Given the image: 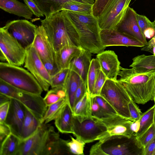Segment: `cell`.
<instances>
[{
  "mask_svg": "<svg viewBox=\"0 0 155 155\" xmlns=\"http://www.w3.org/2000/svg\"><path fill=\"white\" fill-rule=\"evenodd\" d=\"M83 49L81 46L68 45L64 46L56 52L55 61L59 70L69 68L72 60L79 55Z\"/></svg>",
  "mask_w": 155,
  "mask_h": 155,
  "instance_id": "cell-20",
  "label": "cell"
},
{
  "mask_svg": "<svg viewBox=\"0 0 155 155\" xmlns=\"http://www.w3.org/2000/svg\"><path fill=\"white\" fill-rule=\"evenodd\" d=\"M131 129L134 134V136L138 131L140 127V119L132 121L130 124Z\"/></svg>",
  "mask_w": 155,
  "mask_h": 155,
  "instance_id": "cell-49",
  "label": "cell"
},
{
  "mask_svg": "<svg viewBox=\"0 0 155 155\" xmlns=\"http://www.w3.org/2000/svg\"><path fill=\"white\" fill-rule=\"evenodd\" d=\"M130 66L138 73H145L155 71V55H146L144 54L137 55L132 59Z\"/></svg>",
  "mask_w": 155,
  "mask_h": 155,
  "instance_id": "cell-26",
  "label": "cell"
},
{
  "mask_svg": "<svg viewBox=\"0 0 155 155\" xmlns=\"http://www.w3.org/2000/svg\"><path fill=\"white\" fill-rule=\"evenodd\" d=\"M107 79L106 76L101 70L95 81L94 91L91 97L100 95L102 88Z\"/></svg>",
  "mask_w": 155,
  "mask_h": 155,
  "instance_id": "cell-41",
  "label": "cell"
},
{
  "mask_svg": "<svg viewBox=\"0 0 155 155\" xmlns=\"http://www.w3.org/2000/svg\"><path fill=\"white\" fill-rule=\"evenodd\" d=\"M64 10L78 32L82 48L94 54L104 51L106 47L101 41L97 18L92 14Z\"/></svg>",
  "mask_w": 155,
  "mask_h": 155,
  "instance_id": "cell-4",
  "label": "cell"
},
{
  "mask_svg": "<svg viewBox=\"0 0 155 155\" xmlns=\"http://www.w3.org/2000/svg\"><path fill=\"white\" fill-rule=\"evenodd\" d=\"M67 102L66 97L61 99L48 106L41 120V124H47L53 120H54L59 115Z\"/></svg>",
  "mask_w": 155,
  "mask_h": 155,
  "instance_id": "cell-30",
  "label": "cell"
},
{
  "mask_svg": "<svg viewBox=\"0 0 155 155\" xmlns=\"http://www.w3.org/2000/svg\"><path fill=\"white\" fill-rule=\"evenodd\" d=\"M82 79L76 72L70 69L64 86L68 103L72 112L75 105V94Z\"/></svg>",
  "mask_w": 155,
  "mask_h": 155,
  "instance_id": "cell-24",
  "label": "cell"
},
{
  "mask_svg": "<svg viewBox=\"0 0 155 155\" xmlns=\"http://www.w3.org/2000/svg\"><path fill=\"white\" fill-rule=\"evenodd\" d=\"M91 104V97L87 92L75 105L73 111V116H92Z\"/></svg>",
  "mask_w": 155,
  "mask_h": 155,
  "instance_id": "cell-28",
  "label": "cell"
},
{
  "mask_svg": "<svg viewBox=\"0 0 155 155\" xmlns=\"http://www.w3.org/2000/svg\"><path fill=\"white\" fill-rule=\"evenodd\" d=\"M66 97L65 88L63 87L51 88L48 90L44 98L45 103L48 107L60 99Z\"/></svg>",
  "mask_w": 155,
  "mask_h": 155,
  "instance_id": "cell-33",
  "label": "cell"
},
{
  "mask_svg": "<svg viewBox=\"0 0 155 155\" xmlns=\"http://www.w3.org/2000/svg\"><path fill=\"white\" fill-rule=\"evenodd\" d=\"M92 6L93 5L89 3L71 1L64 3L62 7V10L92 14Z\"/></svg>",
  "mask_w": 155,
  "mask_h": 155,
  "instance_id": "cell-34",
  "label": "cell"
},
{
  "mask_svg": "<svg viewBox=\"0 0 155 155\" xmlns=\"http://www.w3.org/2000/svg\"><path fill=\"white\" fill-rule=\"evenodd\" d=\"M71 138L70 140H65L66 146L70 154L84 155V148L86 143L77 138L74 139L71 136Z\"/></svg>",
  "mask_w": 155,
  "mask_h": 155,
  "instance_id": "cell-36",
  "label": "cell"
},
{
  "mask_svg": "<svg viewBox=\"0 0 155 155\" xmlns=\"http://www.w3.org/2000/svg\"><path fill=\"white\" fill-rule=\"evenodd\" d=\"M155 137V124L154 123L141 136L137 138L144 149L147 144Z\"/></svg>",
  "mask_w": 155,
  "mask_h": 155,
  "instance_id": "cell-39",
  "label": "cell"
},
{
  "mask_svg": "<svg viewBox=\"0 0 155 155\" xmlns=\"http://www.w3.org/2000/svg\"><path fill=\"white\" fill-rule=\"evenodd\" d=\"M137 13L132 8L129 6L115 29L135 38L145 45L147 41L138 25L136 18Z\"/></svg>",
  "mask_w": 155,
  "mask_h": 155,
  "instance_id": "cell-15",
  "label": "cell"
},
{
  "mask_svg": "<svg viewBox=\"0 0 155 155\" xmlns=\"http://www.w3.org/2000/svg\"><path fill=\"white\" fill-rule=\"evenodd\" d=\"M131 0H112L97 18L100 30L115 29L123 17Z\"/></svg>",
  "mask_w": 155,
  "mask_h": 155,
  "instance_id": "cell-13",
  "label": "cell"
},
{
  "mask_svg": "<svg viewBox=\"0 0 155 155\" xmlns=\"http://www.w3.org/2000/svg\"><path fill=\"white\" fill-rule=\"evenodd\" d=\"M65 140L60 138L54 127L43 123L33 135L21 140L19 155L70 154Z\"/></svg>",
  "mask_w": 155,
  "mask_h": 155,
  "instance_id": "cell-1",
  "label": "cell"
},
{
  "mask_svg": "<svg viewBox=\"0 0 155 155\" xmlns=\"http://www.w3.org/2000/svg\"><path fill=\"white\" fill-rule=\"evenodd\" d=\"M10 101L0 105V123L5 122L9 108Z\"/></svg>",
  "mask_w": 155,
  "mask_h": 155,
  "instance_id": "cell-46",
  "label": "cell"
},
{
  "mask_svg": "<svg viewBox=\"0 0 155 155\" xmlns=\"http://www.w3.org/2000/svg\"><path fill=\"white\" fill-rule=\"evenodd\" d=\"M91 60V53L83 49L79 55L72 60L69 67L70 70L80 76L87 85V74Z\"/></svg>",
  "mask_w": 155,
  "mask_h": 155,
  "instance_id": "cell-19",
  "label": "cell"
},
{
  "mask_svg": "<svg viewBox=\"0 0 155 155\" xmlns=\"http://www.w3.org/2000/svg\"><path fill=\"white\" fill-rule=\"evenodd\" d=\"M32 45L44 64L48 63L56 64V52L45 29L41 25L37 28Z\"/></svg>",
  "mask_w": 155,
  "mask_h": 155,
  "instance_id": "cell-14",
  "label": "cell"
},
{
  "mask_svg": "<svg viewBox=\"0 0 155 155\" xmlns=\"http://www.w3.org/2000/svg\"><path fill=\"white\" fill-rule=\"evenodd\" d=\"M112 0H95L92 6V15L98 18L103 13Z\"/></svg>",
  "mask_w": 155,
  "mask_h": 155,
  "instance_id": "cell-38",
  "label": "cell"
},
{
  "mask_svg": "<svg viewBox=\"0 0 155 155\" xmlns=\"http://www.w3.org/2000/svg\"><path fill=\"white\" fill-rule=\"evenodd\" d=\"M73 134L85 143L99 140L108 136L107 127L101 120L92 116H74Z\"/></svg>",
  "mask_w": 155,
  "mask_h": 155,
  "instance_id": "cell-7",
  "label": "cell"
},
{
  "mask_svg": "<svg viewBox=\"0 0 155 155\" xmlns=\"http://www.w3.org/2000/svg\"><path fill=\"white\" fill-rule=\"evenodd\" d=\"M153 101H154V103L155 104V98H154V100Z\"/></svg>",
  "mask_w": 155,
  "mask_h": 155,
  "instance_id": "cell-54",
  "label": "cell"
},
{
  "mask_svg": "<svg viewBox=\"0 0 155 155\" xmlns=\"http://www.w3.org/2000/svg\"><path fill=\"white\" fill-rule=\"evenodd\" d=\"M100 96L110 105L119 115L130 120L129 104L132 99L117 80L107 79Z\"/></svg>",
  "mask_w": 155,
  "mask_h": 155,
  "instance_id": "cell-8",
  "label": "cell"
},
{
  "mask_svg": "<svg viewBox=\"0 0 155 155\" xmlns=\"http://www.w3.org/2000/svg\"><path fill=\"white\" fill-rule=\"evenodd\" d=\"M25 114V105L17 100L11 98L5 123L10 128L12 133L20 139Z\"/></svg>",
  "mask_w": 155,
  "mask_h": 155,
  "instance_id": "cell-17",
  "label": "cell"
},
{
  "mask_svg": "<svg viewBox=\"0 0 155 155\" xmlns=\"http://www.w3.org/2000/svg\"><path fill=\"white\" fill-rule=\"evenodd\" d=\"M131 121L127 119L115 125L108 128V136L120 135L130 137L134 136V134L131 129Z\"/></svg>",
  "mask_w": 155,
  "mask_h": 155,
  "instance_id": "cell-32",
  "label": "cell"
},
{
  "mask_svg": "<svg viewBox=\"0 0 155 155\" xmlns=\"http://www.w3.org/2000/svg\"><path fill=\"white\" fill-rule=\"evenodd\" d=\"M153 22V23H154V24L155 26V20H154V21Z\"/></svg>",
  "mask_w": 155,
  "mask_h": 155,
  "instance_id": "cell-53",
  "label": "cell"
},
{
  "mask_svg": "<svg viewBox=\"0 0 155 155\" xmlns=\"http://www.w3.org/2000/svg\"><path fill=\"white\" fill-rule=\"evenodd\" d=\"M25 117L21 137L22 141L33 135L41 124V120L25 106Z\"/></svg>",
  "mask_w": 155,
  "mask_h": 155,
  "instance_id": "cell-25",
  "label": "cell"
},
{
  "mask_svg": "<svg viewBox=\"0 0 155 155\" xmlns=\"http://www.w3.org/2000/svg\"><path fill=\"white\" fill-rule=\"evenodd\" d=\"M155 152V137L144 148L143 155H154Z\"/></svg>",
  "mask_w": 155,
  "mask_h": 155,
  "instance_id": "cell-47",
  "label": "cell"
},
{
  "mask_svg": "<svg viewBox=\"0 0 155 155\" xmlns=\"http://www.w3.org/2000/svg\"><path fill=\"white\" fill-rule=\"evenodd\" d=\"M0 79L15 87L31 94L41 95L43 90L29 71L7 62H0Z\"/></svg>",
  "mask_w": 155,
  "mask_h": 155,
  "instance_id": "cell-6",
  "label": "cell"
},
{
  "mask_svg": "<svg viewBox=\"0 0 155 155\" xmlns=\"http://www.w3.org/2000/svg\"><path fill=\"white\" fill-rule=\"evenodd\" d=\"M40 21L56 52L66 45L81 46L78 32L64 10Z\"/></svg>",
  "mask_w": 155,
  "mask_h": 155,
  "instance_id": "cell-3",
  "label": "cell"
},
{
  "mask_svg": "<svg viewBox=\"0 0 155 155\" xmlns=\"http://www.w3.org/2000/svg\"><path fill=\"white\" fill-rule=\"evenodd\" d=\"M0 93L17 100L41 120L47 109L41 95L31 94L15 87L0 79Z\"/></svg>",
  "mask_w": 155,
  "mask_h": 155,
  "instance_id": "cell-9",
  "label": "cell"
},
{
  "mask_svg": "<svg viewBox=\"0 0 155 155\" xmlns=\"http://www.w3.org/2000/svg\"><path fill=\"white\" fill-rule=\"evenodd\" d=\"M73 112L67 102L54 120V124L58 131L62 133L73 134Z\"/></svg>",
  "mask_w": 155,
  "mask_h": 155,
  "instance_id": "cell-22",
  "label": "cell"
},
{
  "mask_svg": "<svg viewBox=\"0 0 155 155\" xmlns=\"http://www.w3.org/2000/svg\"><path fill=\"white\" fill-rule=\"evenodd\" d=\"M129 108L131 120L136 121L140 119L142 113L133 100L129 104Z\"/></svg>",
  "mask_w": 155,
  "mask_h": 155,
  "instance_id": "cell-42",
  "label": "cell"
},
{
  "mask_svg": "<svg viewBox=\"0 0 155 155\" xmlns=\"http://www.w3.org/2000/svg\"><path fill=\"white\" fill-rule=\"evenodd\" d=\"M136 18L139 26L143 33L149 29H155L153 22H151L145 16L137 13Z\"/></svg>",
  "mask_w": 155,
  "mask_h": 155,
  "instance_id": "cell-40",
  "label": "cell"
},
{
  "mask_svg": "<svg viewBox=\"0 0 155 155\" xmlns=\"http://www.w3.org/2000/svg\"><path fill=\"white\" fill-rule=\"evenodd\" d=\"M117 81L136 103L144 104L155 97V71L138 73L131 68L120 67Z\"/></svg>",
  "mask_w": 155,
  "mask_h": 155,
  "instance_id": "cell-2",
  "label": "cell"
},
{
  "mask_svg": "<svg viewBox=\"0 0 155 155\" xmlns=\"http://www.w3.org/2000/svg\"><path fill=\"white\" fill-rule=\"evenodd\" d=\"M154 155H155V153H154Z\"/></svg>",
  "mask_w": 155,
  "mask_h": 155,
  "instance_id": "cell-55",
  "label": "cell"
},
{
  "mask_svg": "<svg viewBox=\"0 0 155 155\" xmlns=\"http://www.w3.org/2000/svg\"><path fill=\"white\" fill-rule=\"evenodd\" d=\"M26 49L24 67L35 77L43 90L48 91L51 86V76L33 45Z\"/></svg>",
  "mask_w": 155,
  "mask_h": 155,
  "instance_id": "cell-11",
  "label": "cell"
},
{
  "mask_svg": "<svg viewBox=\"0 0 155 155\" xmlns=\"http://www.w3.org/2000/svg\"><path fill=\"white\" fill-rule=\"evenodd\" d=\"M12 133L9 127L5 123H0V143Z\"/></svg>",
  "mask_w": 155,
  "mask_h": 155,
  "instance_id": "cell-45",
  "label": "cell"
},
{
  "mask_svg": "<svg viewBox=\"0 0 155 155\" xmlns=\"http://www.w3.org/2000/svg\"><path fill=\"white\" fill-rule=\"evenodd\" d=\"M144 150L135 136L114 135L99 140L89 153L90 155H143Z\"/></svg>",
  "mask_w": 155,
  "mask_h": 155,
  "instance_id": "cell-5",
  "label": "cell"
},
{
  "mask_svg": "<svg viewBox=\"0 0 155 155\" xmlns=\"http://www.w3.org/2000/svg\"><path fill=\"white\" fill-rule=\"evenodd\" d=\"M154 123L155 124V115H154Z\"/></svg>",
  "mask_w": 155,
  "mask_h": 155,
  "instance_id": "cell-52",
  "label": "cell"
},
{
  "mask_svg": "<svg viewBox=\"0 0 155 155\" xmlns=\"http://www.w3.org/2000/svg\"><path fill=\"white\" fill-rule=\"evenodd\" d=\"M94 97L100 108L98 119L102 120L106 118L119 115L110 105L101 96Z\"/></svg>",
  "mask_w": 155,
  "mask_h": 155,
  "instance_id": "cell-35",
  "label": "cell"
},
{
  "mask_svg": "<svg viewBox=\"0 0 155 155\" xmlns=\"http://www.w3.org/2000/svg\"><path fill=\"white\" fill-rule=\"evenodd\" d=\"M25 48L33 43L38 26L25 19L9 21L4 26Z\"/></svg>",
  "mask_w": 155,
  "mask_h": 155,
  "instance_id": "cell-12",
  "label": "cell"
},
{
  "mask_svg": "<svg viewBox=\"0 0 155 155\" xmlns=\"http://www.w3.org/2000/svg\"><path fill=\"white\" fill-rule=\"evenodd\" d=\"M152 53L153 54V55H155V46L154 47L153 49L152 52Z\"/></svg>",
  "mask_w": 155,
  "mask_h": 155,
  "instance_id": "cell-51",
  "label": "cell"
},
{
  "mask_svg": "<svg viewBox=\"0 0 155 155\" xmlns=\"http://www.w3.org/2000/svg\"><path fill=\"white\" fill-rule=\"evenodd\" d=\"M100 35L102 45L105 47L113 46L142 47L144 45L135 38L115 29L101 30Z\"/></svg>",
  "mask_w": 155,
  "mask_h": 155,
  "instance_id": "cell-16",
  "label": "cell"
},
{
  "mask_svg": "<svg viewBox=\"0 0 155 155\" xmlns=\"http://www.w3.org/2000/svg\"><path fill=\"white\" fill-rule=\"evenodd\" d=\"M87 92V85L82 80L75 93V105L83 97Z\"/></svg>",
  "mask_w": 155,
  "mask_h": 155,
  "instance_id": "cell-44",
  "label": "cell"
},
{
  "mask_svg": "<svg viewBox=\"0 0 155 155\" xmlns=\"http://www.w3.org/2000/svg\"><path fill=\"white\" fill-rule=\"evenodd\" d=\"M99 63L96 58L92 59L87 76V92L91 96L93 93L95 83L101 70Z\"/></svg>",
  "mask_w": 155,
  "mask_h": 155,
  "instance_id": "cell-31",
  "label": "cell"
},
{
  "mask_svg": "<svg viewBox=\"0 0 155 155\" xmlns=\"http://www.w3.org/2000/svg\"><path fill=\"white\" fill-rule=\"evenodd\" d=\"M11 98L0 93V105L10 101Z\"/></svg>",
  "mask_w": 155,
  "mask_h": 155,
  "instance_id": "cell-50",
  "label": "cell"
},
{
  "mask_svg": "<svg viewBox=\"0 0 155 155\" xmlns=\"http://www.w3.org/2000/svg\"><path fill=\"white\" fill-rule=\"evenodd\" d=\"M155 104L151 107L142 114L140 119V127L138 132L134 135L137 138L143 134L154 122Z\"/></svg>",
  "mask_w": 155,
  "mask_h": 155,
  "instance_id": "cell-29",
  "label": "cell"
},
{
  "mask_svg": "<svg viewBox=\"0 0 155 155\" xmlns=\"http://www.w3.org/2000/svg\"><path fill=\"white\" fill-rule=\"evenodd\" d=\"M31 11L36 16L43 17L44 15L34 0H23Z\"/></svg>",
  "mask_w": 155,
  "mask_h": 155,
  "instance_id": "cell-43",
  "label": "cell"
},
{
  "mask_svg": "<svg viewBox=\"0 0 155 155\" xmlns=\"http://www.w3.org/2000/svg\"><path fill=\"white\" fill-rule=\"evenodd\" d=\"M96 58L101 69L107 79L117 80L120 70V62L114 51H104L97 54Z\"/></svg>",
  "mask_w": 155,
  "mask_h": 155,
  "instance_id": "cell-18",
  "label": "cell"
},
{
  "mask_svg": "<svg viewBox=\"0 0 155 155\" xmlns=\"http://www.w3.org/2000/svg\"><path fill=\"white\" fill-rule=\"evenodd\" d=\"M0 49L7 62L18 66L24 64L26 49L10 35L4 27L0 28Z\"/></svg>",
  "mask_w": 155,
  "mask_h": 155,
  "instance_id": "cell-10",
  "label": "cell"
},
{
  "mask_svg": "<svg viewBox=\"0 0 155 155\" xmlns=\"http://www.w3.org/2000/svg\"><path fill=\"white\" fill-rule=\"evenodd\" d=\"M0 8L5 11L27 19L33 15L27 5L17 0H0Z\"/></svg>",
  "mask_w": 155,
  "mask_h": 155,
  "instance_id": "cell-23",
  "label": "cell"
},
{
  "mask_svg": "<svg viewBox=\"0 0 155 155\" xmlns=\"http://www.w3.org/2000/svg\"><path fill=\"white\" fill-rule=\"evenodd\" d=\"M41 11L48 18L53 14L62 10L64 4L75 1L93 5L95 0H34Z\"/></svg>",
  "mask_w": 155,
  "mask_h": 155,
  "instance_id": "cell-21",
  "label": "cell"
},
{
  "mask_svg": "<svg viewBox=\"0 0 155 155\" xmlns=\"http://www.w3.org/2000/svg\"><path fill=\"white\" fill-rule=\"evenodd\" d=\"M155 46V35L141 49L142 51H148L152 53L153 49Z\"/></svg>",
  "mask_w": 155,
  "mask_h": 155,
  "instance_id": "cell-48",
  "label": "cell"
},
{
  "mask_svg": "<svg viewBox=\"0 0 155 155\" xmlns=\"http://www.w3.org/2000/svg\"><path fill=\"white\" fill-rule=\"evenodd\" d=\"M21 139L11 133L0 144V155H19Z\"/></svg>",
  "mask_w": 155,
  "mask_h": 155,
  "instance_id": "cell-27",
  "label": "cell"
},
{
  "mask_svg": "<svg viewBox=\"0 0 155 155\" xmlns=\"http://www.w3.org/2000/svg\"><path fill=\"white\" fill-rule=\"evenodd\" d=\"M70 70V68L61 70L51 77V88L57 87H64L65 84Z\"/></svg>",
  "mask_w": 155,
  "mask_h": 155,
  "instance_id": "cell-37",
  "label": "cell"
}]
</instances>
